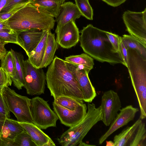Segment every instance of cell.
<instances>
[{
	"instance_id": "cell-1",
	"label": "cell",
	"mask_w": 146,
	"mask_h": 146,
	"mask_svg": "<svg viewBox=\"0 0 146 146\" xmlns=\"http://www.w3.org/2000/svg\"><path fill=\"white\" fill-rule=\"evenodd\" d=\"M80 33V46L87 54L100 62L120 64L126 67L121 53L114 50L106 31L90 24L84 27Z\"/></svg>"
},
{
	"instance_id": "cell-2",
	"label": "cell",
	"mask_w": 146,
	"mask_h": 146,
	"mask_svg": "<svg viewBox=\"0 0 146 146\" xmlns=\"http://www.w3.org/2000/svg\"><path fill=\"white\" fill-rule=\"evenodd\" d=\"M46 77L47 87L54 99L64 96L83 101L80 88L65 60L55 56L48 67Z\"/></svg>"
},
{
	"instance_id": "cell-3",
	"label": "cell",
	"mask_w": 146,
	"mask_h": 146,
	"mask_svg": "<svg viewBox=\"0 0 146 146\" xmlns=\"http://www.w3.org/2000/svg\"><path fill=\"white\" fill-rule=\"evenodd\" d=\"M54 18L28 2L8 20L10 28L17 31L31 29L43 31L53 29Z\"/></svg>"
},
{
	"instance_id": "cell-4",
	"label": "cell",
	"mask_w": 146,
	"mask_h": 146,
	"mask_svg": "<svg viewBox=\"0 0 146 146\" xmlns=\"http://www.w3.org/2000/svg\"><path fill=\"white\" fill-rule=\"evenodd\" d=\"M126 67L135 92L140 113L146 112V58L134 49L127 50Z\"/></svg>"
},
{
	"instance_id": "cell-5",
	"label": "cell",
	"mask_w": 146,
	"mask_h": 146,
	"mask_svg": "<svg viewBox=\"0 0 146 146\" xmlns=\"http://www.w3.org/2000/svg\"><path fill=\"white\" fill-rule=\"evenodd\" d=\"M88 111L83 120L64 132L57 140L62 146H76L82 141L89 131L98 122L101 121L100 106L96 108L93 103H88Z\"/></svg>"
},
{
	"instance_id": "cell-6",
	"label": "cell",
	"mask_w": 146,
	"mask_h": 146,
	"mask_svg": "<svg viewBox=\"0 0 146 146\" xmlns=\"http://www.w3.org/2000/svg\"><path fill=\"white\" fill-rule=\"evenodd\" d=\"M3 94L9 110L18 122L33 123L31 111V99L17 94L9 86L3 88Z\"/></svg>"
},
{
	"instance_id": "cell-7",
	"label": "cell",
	"mask_w": 146,
	"mask_h": 146,
	"mask_svg": "<svg viewBox=\"0 0 146 146\" xmlns=\"http://www.w3.org/2000/svg\"><path fill=\"white\" fill-rule=\"evenodd\" d=\"M31 111L33 123L41 129L56 126L58 118L42 98L36 96L31 99Z\"/></svg>"
},
{
	"instance_id": "cell-8",
	"label": "cell",
	"mask_w": 146,
	"mask_h": 146,
	"mask_svg": "<svg viewBox=\"0 0 146 146\" xmlns=\"http://www.w3.org/2000/svg\"><path fill=\"white\" fill-rule=\"evenodd\" d=\"M146 138L145 124L139 118L115 136L113 146H146Z\"/></svg>"
},
{
	"instance_id": "cell-9",
	"label": "cell",
	"mask_w": 146,
	"mask_h": 146,
	"mask_svg": "<svg viewBox=\"0 0 146 146\" xmlns=\"http://www.w3.org/2000/svg\"><path fill=\"white\" fill-rule=\"evenodd\" d=\"M24 84L27 93L30 95L44 94L46 84V74L42 68L34 67L27 59L24 60Z\"/></svg>"
},
{
	"instance_id": "cell-10",
	"label": "cell",
	"mask_w": 146,
	"mask_h": 146,
	"mask_svg": "<svg viewBox=\"0 0 146 146\" xmlns=\"http://www.w3.org/2000/svg\"><path fill=\"white\" fill-rule=\"evenodd\" d=\"M122 18L130 35L146 44V8L141 12L126 11Z\"/></svg>"
},
{
	"instance_id": "cell-11",
	"label": "cell",
	"mask_w": 146,
	"mask_h": 146,
	"mask_svg": "<svg viewBox=\"0 0 146 146\" xmlns=\"http://www.w3.org/2000/svg\"><path fill=\"white\" fill-rule=\"evenodd\" d=\"M100 106L101 121L106 126H109L121 108V102L117 93L112 90L105 92L102 96Z\"/></svg>"
},
{
	"instance_id": "cell-12",
	"label": "cell",
	"mask_w": 146,
	"mask_h": 146,
	"mask_svg": "<svg viewBox=\"0 0 146 146\" xmlns=\"http://www.w3.org/2000/svg\"><path fill=\"white\" fill-rule=\"evenodd\" d=\"M65 61L67 67L74 75L80 88L83 96V101L91 102L96 96V93L89 77V73L81 67Z\"/></svg>"
},
{
	"instance_id": "cell-13",
	"label": "cell",
	"mask_w": 146,
	"mask_h": 146,
	"mask_svg": "<svg viewBox=\"0 0 146 146\" xmlns=\"http://www.w3.org/2000/svg\"><path fill=\"white\" fill-rule=\"evenodd\" d=\"M56 41L61 47L69 49L75 46L79 41V29L75 21H71L61 26H57L55 30Z\"/></svg>"
},
{
	"instance_id": "cell-14",
	"label": "cell",
	"mask_w": 146,
	"mask_h": 146,
	"mask_svg": "<svg viewBox=\"0 0 146 146\" xmlns=\"http://www.w3.org/2000/svg\"><path fill=\"white\" fill-rule=\"evenodd\" d=\"M52 105L54 111L61 123L69 127L75 125L81 121L87 112V107L84 103L72 110L65 108L54 102Z\"/></svg>"
},
{
	"instance_id": "cell-15",
	"label": "cell",
	"mask_w": 146,
	"mask_h": 146,
	"mask_svg": "<svg viewBox=\"0 0 146 146\" xmlns=\"http://www.w3.org/2000/svg\"><path fill=\"white\" fill-rule=\"evenodd\" d=\"M139 111L138 108L134 107L131 105L121 109L119 113L110 124L109 129L99 138V144H102L115 131L133 120Z\"/></svg>"
},
{
	"instance_id": "cell-16",
	"label": "cell",
	"mask_w": 146,
	"mask_h": 146,
	"mask_svg": "<svg viewBox=\"0 0 146 146\" xmlns=\"http://www.w3.org/2000/svg\"><path fill=\"white\" fill-rule=\"evenodd\" d=\"M18 32V39L19 46L28 55L33 50L40 42L43 31L31 29Z\"/></svg>"
},
{
	"instance_id": "cell-17",
	"label": "cell",
	"mask_w": 146,
	"mask_h": 146,
	"mask_svg": "<svg viewBox=\"0 0 146 146\" xmlns=\"http://www.w3.org/2000/svg\"><path fill=\"white\" fill-rule=\"evenodd\" d=\"M19 122L31 136L36 146H56L51 139L33 123Z\"/></svg>"
},
{
	"instance_id": "cell-18",
	"label": "cell",
	"mask_w": 146,
	"mask_h": 146,
	"mask_svg": "<svg viewBox=\"0 0 146 146\" xmlns=\"http://www.w3.org/2000/svg\"><path fill=\"white\" fill-rule=\"evenodd\" d=\"M81 16L82 14L76 4L68 2L62 5L59 13L55 21L57 26H61L71 21H75Z\"/></svg>"
},
{
	"instance_id": "cell-19",
	"label": "cell",
	"mask_w": 146,
	"mask_h": 146,
	"mask_svg": "<svg viewBox=\"0 0 146 146\" xmlns=\"http://www.w3.org/2000/svg\"><path fill=\"white\" fill-rule=\"evenodd\" d=\"M24 131L17 121L0 117V137L14 140L16 135Z\"/></svg>"
},
{
	"instance_id": "cell-20",
	"label": "cell",
	"mask_w": 146,
	"mask_h": 146,
	"mask_svg": "<svg viewBox=\"0 0 146 146\" xmlns=\"http://www.w3.org/2000/svg\"><path fill=\"white\" fill-rule=\"evenodd\" d=\"M66 0H28V2L39 9L56 18L62 5Z\"/></svg>"
},
{
	"instance_id": "cell-21",
	"label": "cell",
	"mask_w": 146,
	"mask_h": 146,
	"mask_svg": "<svg viewBox=\"0 0 146 146\" xmlns=\"http://www.w3.org/2000/svg\"><path fill=\"white\" fill-rule=\"evenodd\" d=\"M11 51L15 64V75L11 79L14 86L19 90L24 87V58L21 53L12 49H11Z\"/></svg>"
},
{
	"instance_id": "cell-22",
	"label": "cell",
	"mask_w": 146,
	"mask_h": 146,
	"mask_svg": "<svg viewBox=\"0 0 146 146\" xmlns=\"http://www.w3.org/2000/svg\"><path fill=\"white\" fill-rule=\"evenodd\" d=\"M43 31L40 42L35 48L27 55L28 60L35 67L40 68L44 56L49 31Z\"/></svg>"
},
{
	"instance_id": "cell-23",
	"label": "cell",
	"mask_w": 146,
	"mask_h": 146,
	"mask_svg": "<svg viewBox=\"0 0 146 146\" xmlns=\"http://www.w3.org/2000/svg\"><path fill=\"white\" fill-rule=\"evenodd\" d=\"M49 31L43 58L40 68H46L53 60L55 52L58 48L55 35Z\"/></svg>"
},
{
	"instance_id": "cell-24",
	"label": "cell",
	"mask_w": 146,
	"mask_h": 146,
	"mask_svg": "<svg viewBox=\"0 0 146 146\" xmlns=\"http://www.w3.org/2000/svg\"><path fill=\"white\" fill-rule=\"evenodd\" d=\"M65 60L83 68L88 73L93 68V59L87 54L72 55L65 58Z\"/></svg>"
},
{
	"instance_id": "cell-25",
	"label": "cell",
	"mask_w": 146,
	"mask_h": 146,
	"mask_svg": "<svg viewBox=\"0 0 146 146\" xmlns=\"http://www.w3.org/2000/svg\"><path fill=\"white\" fill-rule=\"evenodd\" d=\"M121 40L127 50H136L146 58V44L130 35H123L121 37Z\"/></svg>"
},
{
	"instance_id": "cell-26",
	"label": "cell",
	"mask_w": 146,
	"mask_h": 146,
	"mask_svg": "<svg viewBox=\"0 0 146 146\" xmlns=\"http://www.w3.org/2000/svg\"><path fill=\"white\" fill-rule=\"evenodd\" d=\"M54 99L55 103L71 110L76 109L84 103L82 100L64 96H59Z\"/></svg>"
},
{
	"instance_id": "cell-27",
	"label": "cell",
	"mask_w": 146,
	"mask_h": 146,
	"mask_svg": "<svg viewBox=\"0 0 146 146\" xmlns=\"http://www.w3.org/2000/svg\"><path fill=\"white\" fill-rule=\"evenodd\" d=\"M1 67L11 77L15 75V66L13 55L11 50L7 52L4 58L1 61Z\"/></svg>"
},
{
	"instance_id": "cell-28",
	"label": "cell",
	"mask_w": 146,
	"mask_h": 146,
	"mask_svg": "<svg viewBox=\"0 0 146 146\" xmlns=\"http://www.w3.org/2000/svg\"><path fill=\"white\" fill-rule=\"evenodd\" d=\"M82 16L89 20L93 19V10L89 0H74Z\"/></svg>"
},
{
	"instance_id": "cell-29",
	"label": "cell",
	"mask_w": 146,
	"mask_h": 146,
	"mask_svg": "<svg viewBox=\"0 0 146 146\" xmlns=\"http://www.w3.org/2000/svg\"><path fill=\"white\" fill-rule=\"evenodd\" d=\"M14 143L15 146H36L31 136L25 130L16 135Z\"/></svg>"
},
{
	"instance_id": "cell-30",
	"label": "cell",
	"mask_w": 146,
	"mask_h": 146,
	"mask_svg": "<svg viewBox=\"0 0 146 146\" xmlns=\"http://www.w3.org/2000/svg\"><path fill=\"white\" fill-rule=\"evenodd\" d=\"M0 41L6 44L10 43L19 45L18 39V32L13 30L9 32L0 31Z\"/></svg>"
},
{
	"instance_id": "cell-31",
	"label": "cell",
	"mask_w": 146,
	"mask_h": 146,
	"mask_svg": "<svg viewBox=\"0 0 146 146\" xmlns=\"http://www.w3.org/2000/svg\"><path fill=\"white\" fill-rule=\"evenodd\" d=\"M106 34L115 51L117 52L121 53L120 50L121 37L107 31H106Z\"/></svg>"
},
{
	"instance_id": "cell-32",
	"label": "cell",
	"mask_w": 146,
	"mask_h": 146,
	"mask_svg": "<svg viewBox=\"0 0 146 146\" xmlns=\"http://www.w3.org/2000/svg\"><path fill=\"white\" fill-rule=\"evenodd\" d=\"M28 3H23L17 4L7 11L0 13V19L3 20H8L10 17Z\"/></svg>"
},
{
	"instance_id": "cell-33",
	"label": "cell",
	"mask_w": 146,
	"mask_h": 146,
	"mask_svg": "<svg viewBox=\"0 0 146 146\" xmlns=\"http://www.w3.org/2000/svg\"><path fill=\"white\" fill-rule=\"evenodd\" d=\"M3 88H0V117L9 118L10 111L4 99L3 94Z\"/></svg>"
},
{
	"instance_id": "cell-34",
	"label": "cell",
	"mask_w": 146,
	"mask_h": 146,
	"mask_svg": "<svg viewBox=\"0 0 146 146\" xmlns=\"http://www.w3.org/2000/svg\"><path fill=\"white\" fill-rule=\"evenodd\" d=\"M12 83L11 77L0 67V88L11 86Z\"/></svg>"
},
{
	"instance_id": "cell-35",
	"label": "cell",
	"mask_w": 146,
	"mask_h": 146,
	"mask_svg": "<svg viewBox=\"0 0 146 146\" xmlns=\"http://www.w3.org/2000/svg\"><path fill=\"white\" fill-rule=\"evenodd\" d=\"M27 2L28 0H8L5 5L2 9L0 13L7 11L17 4Z\"/></svg>"
},
{
	"instance_id": "cell-36",
	"label": "cell",
	"mask_w": 146,
	"mask_h": 146,
	"mask_svg": "<svg viewBox=\"0 0 146 146\" xmlns=\"http://www.w3.org/2000/svg\"><path fill=\"white\" fill-rule=\"evenodd\" d=\"M102 1L111 6L115 7L124 3L126 0H102Z\"/></svg>"
},
{
	"instance_id": "cell-37",
	"label": "cell",
	"mask_w": 146,
	"mask_h": 146,
	"mask_svg": "<svg viewBox=\"0 0 146 146\" xmlns=\"http://www.w3.org/2000/svg\"><path fill=\"white\" fill-rule=\"evenodd\" d=\"M7 20H3L0 19V31L9 32L11 29L8 25Z\"/></svg>"
},
{
	"instance_id": "cell-38",
	"label": "cell",
	"mask_w": 146,
	"mask_h": 146,
	"mask_svg": "<svg viewBox=\"0 0 146 146\" xmlns=\"http://www.w3.org/2000/svg\"><path fill=\"white\" fill-rule=\"evenodd\" d=\"M14 146V140H10L0 137V146Z\"/></svg>"
},
{
	"instance_id": "cell-39",
	"label": "cell",
	"mask_w": 146,
	"mask_h": 146,
	"mask_svg": "<svg viewBox=\"0 0 146 146\" xmlns=\"http://www.w3.org/2000/svg\"><path fill=\"white\" fill-rule=\"evenodd\" d=\"M120 50L124 61L126 64L127 58V49L123 44L121 40L120 44Z\"/></svg>"
},
{
	"instance_id": "cell-40",
	"label": "cell",
	"mask_w": 146,
	"mask_h": 146,
	"mask_svg": "<svg viewBox=\"0 0 146 146\" xmlns=\"http://www.w3.org/2000/svg\"><path fill=\"white\" fill-rule=\"evenodd\" d=\"M6 44L0 41V54L4 58L7 53V51L5 46Z\"/></svg>"
},
{
	"instance_id": "cell-41",
	"label": "cell",
	"mask_w": 146,
	"mask_h": 146,
	"mask_svg": "<svg viewBox=\"0 0 146 146\" xmlns=\"http://www.w3.org/2000/svg\"><path fill=\"white\" fill-rule=\"evenodd\" d=\"M8 0H0V13L5 5Z\"/></svg>"
},
{
	"instance_id": "cell-42",
	"label": "cell",
	"mask_w": 146,
	"mask_h": 146,
	"mask_svg": "<svg viewBox=\"0 0 146 146\" xmlns=\"http://www.w3.org/2000/svg\"><path fill=\"white\" fill-rule=\"evenodd\" d=\"M78 145L79 146H89L91 145H89L88 144H87L84 142H82V141L80 142Z\"/></svg>"
},
{
	"instance_id": "cell-43",
	"label": "cell",
	"mask_w": 146,
	"mask_h": 146,
	"mask_svg": "<svg viewBox=\"0 0 146 146\" xmlns=\"http://www.w3.org/2000/svg\"><path fill=\"white\" fill-rule=\"evenodd\" d=\"M3 58L2 57V56L0 54V60H1V61L2 60Z\"/></svg>"
},
{
	"instance_id": "cell-44",
	"label": "cell",
	"mask_w": 146,
	"mask_h": 146,
	"mask_svg": "<svg viewBox=\"0 0 146 146\" xmlns=\"http://www.w3.org/2000/svg\"></svg>"
}]
</instances>
